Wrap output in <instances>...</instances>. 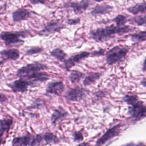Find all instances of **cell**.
Instances as JSON below:
<instances>
[{
    "label": "cell",
    "mask_w": 146,
    "mask_h": 146,
    "mask_svg": "<svg viewBox=\"0 0 146 146\" xmlns=\"http://www.w3.org/2000/svg\"><path fill=\"white\" fill-rule=\"evenodd\" d=\"M135 30V28L127 25L117 26L111 25L103 28H98L90 31V37L95 42L107 41L115 37L116 35H123Z\"/></svg>",
    "instance_id": "cell-1"
},
{
    "label": "cell",
    "mask_w": 146,
    "mask_h": 146,
    "mask_svg": "<svg viewBox=\"0 0 146 146\" xmlns=\"http://www.w3.org/2000/svg\"><path fill=\"white\" fill-rule=\"evenodd\" d=\"M123 100L129 106L128 113L133 118V121H138L146 117V106L139 100L136 95H127L123 98Z\"/></svg>",
    "instance_id": "cell-2"
},
{
    "label": "cell",
    "mask_w": 146,
    "mask_h": 146,
    "mask_svg": "<svg viewBox=\"0 0 146 146\" xmlns=\"http://www.w3.org/2000/svg\"><path fill=\"white\" fill-rule=\"evenodd\" d=\"M128 52V48L124 46H116L110 49L106 54V60L108 64L112 65L125 58Z\"/></svg>",
    "instance_id": "cell-3"
},
{
    "label": "cell",
    "mask_w": 146,
    "mask_h": 146,
    "mask_svg": "<svg viewBox=\"0 0 146 146\" xmlns=\"http://www.w3.org/2000/svg\"><path fill=\"white\" fill-rule=\"evenodd\" d=\"M24 31H2L0 34V38L4 41L6 46L23 43L24 41L21 39V37H26Z\"/></svg>",
    "instance_id": "cell-4"
},
{
    "label": "cell",
    "mask_w": 146,
    "mask_h": 146,
    "mask_svg": "<svg viewBox=\"0 0 146 146\" xmlns=\"http://www.w3.org/2000/svg\"><path fill=\"white\" fill-rule=\"evenodd\" d=\"M48 68V66L45 64H42L39 62H34L27 64L19 68L17 71L16 75L21 78L35 72L47 70Z\"/></svg>",
    "instance_id": "cell-5"
},
{
    "label": "cell",
    "mask_w": 146,
    "mask_h": 146,
    "mask_svg": "<svg viewBox=\"0 0 146 146\" xmlns=\"http://www.w3.org/2000/svg\"><path fill=\"white\" fill-rule=\"evenodd\" d=\"M89 91L81 87L70 88L65 94L64 97L67 100L72 102H80L84 99L88 94Z\"/></svg>",
    "instance_id": "cell-6"
},
{
    "label": "cell",
    "mask_w": 146,
    "mask_h": 146,
    "mask_svg": "<svg viewBox=\"0 0 146 146\" xmlns=\"http://www.w3.org/2000/svg\"><path fill=\"white\" fill-rule=\"evenodd\" d=\"M21 78L27 80L30 83V87H35L49 79L50 75L46 72L40 71L21 77Z\"/></svg>",
    "instance_id": "cell-7"
},
{
    "label": "cell",
    "mask_w": 146,
    "mask_h": 146,
    "mask_svg": "<svg viewBox=\"0 0 146 146\" xmlns=\"http://www.w3.org/2000/svg\"><path fill=\"white\" fill-rule=\"evenodd\" d=\"M121 131V125L116 124L108 129L107 131L96 141L95 146H102L107 141L117 136Z\"/></svg>",
    "instance_id": "cell-8"
},
{
    "label": "cell",
    "mask_w": 146,
    "mask_h": 146,
    "mask_svg": "<svg viewBox=\"0 0 146 146\" xmlns=\"http://www.w3.org/2000/svg\"><path fill=\"white\" fill-rule=\"evenodd\" d=\"M89 0H81L80 2H70L65 3L63 6L66 8L71 7L73 9L75 14H79L85 11L90 5Z\"/></svg>",
    "instance_id": "cell-9"
},
{
    "label": "cell",
    "mask_w": 146,
    "mask_h": 146,
    "mask_svg": "<svg viewBox=\"0 0 146 146\" xmlns=\"http://www.w3.org/2000/svg\"><path fill=\"white\" fill-rule=\"evenodd\" d=\"M90 55V53L87 51H81L72 55L65 60L64 65L66 69L67 70H70V69L74 67L75 64H78L82 60L88 58Z\"/></svg>",
    "instance_id": "cell-10"
},
{
    "label": "cell",
    "mask_w": 146,
    "mask_h": 146,
    "mask_svg": "<svg viewBox=\"0 0 146 146\" xmlns=\"http://www.w3.org/2000/svg\"><path fill=\"white\" fill-rule=\"evenodd\" d=\"M7 85L15 93L26 92L30 87L29 82L21 78L11 83H8Z\"/></svg>",
    "instance_id": "cell-11"
},
{
    "label": "cell",
    "mask_w": 146,
    "mask_h": 146,
    "mask_svg": "<svg viewBox=\"0 0 146 146\" xmlns=\"http://www.w3.org/2000/svg\"><path fill=\"white\" fill-rule=\"evenodd\" d=\"M65 26L57 21H51L48 22L44 27L39 31V34L41 35H47L59 31L62 29H64Z\"/></svg>",
    "instance_id": "cell-12"
},
{
    "label": "cell",
    "mask_w": 146,
    "mask_h": 146,
    "mask_svg": "<svg viewBox=\"0 0 146 146\" xmlns=\"http://www.w3.org/2000/svg\"><path fill=\"white\" fill-rule=\"evenodd\" d=\"M65 86L61 81L49 83L46 89V93L47 94H54L60 95L64 91Z\"/></svg>",
    "instance_id": "cell-13"
},
{
    "label": "cell",
    "mask_w": 146,
    "mask_h": 146,
    "mask_svg": "<svg viewBox=\"0 0 146 146\" xmlns=\"http://www.w3.org/2000/svg\"><path fill=\"white\" fill-rule=\"evenodd\" d=\"M31 11L27 9L19 8L13 12L12 19L14 22H19L28 19L31 16Z\"/></svg>",
    "instance_id": "cell-14"
},
{
    "label": "cell",
    "mask_w": 146,
    "mask_h": 146,
    "mask_svg": "<svg viewBox=\"0 0 146 146\" xmlns=\"http://www.w3.org/2000/svg\"><path fill=\"white\" fill-rule=\"evenodd\" d=\"M33 137L31 134H27L14 137L12 140V146H30Z\"/></svg>",
    "instance_id": "cell-15"
},
{
    "label": "cell",
    "mask_w": 146,
    "mask_h": 146,
    "mask_svg": "<svg viewBox=\"0 0 146 146\" xmlns=\"http://www.w3.org/2000/svg\"><path fill=\"white\" fill-rule=\"evenodd\" d=\"M113 7L110 5L106 4L99 5H96L92 9V10L91 11V14L94 17L100 15H104L110 13Z\"/></svg>",
    "instance_id": "cell-16"
},
{
    "label": "cell",
    "mask_w": 146,
    "mask_h": 146,
    "mask_svg": "<svg viewBox=\"0 0 146 146\" xmlns=\"http://www.w3.org/2000/svg\"><path fill=\"white\" fill-rule=\"evenodd\" d=\"M68 115V112L65 111L62 107H59L58 108L54 110L51 116V121L52 124H55L56 123L66 118Z\"/></svg>",
    "instance_id": "cell-17"
},
{
    "label": "cell",
    "mask_w": 146,
    "mask_h": 146,
    "mask_svg": "<svg viewBox=\"0 0 146 146\" xmlns=\"http://www.w3.org/2000/svg\"><path fill=\"white\" fill-rule=\"evenodd\" d=\"M0 55L4 59L11 60H16L20 56L19 51L16 48L3 50L0 51Z\"/></svg>",
    "instance_id": "cell-18"
},
{
    "label": "cell",
    "mask_w": 146,
    "mask_h": 146,
    "mask_svg": "<svg viewBox=\"0 0 146 146\" xmlns=\"http://www.w3.org/2000/svg\"><path fill=\"white\" fill-rule=\"evenodd\" d=\"M13 122L12 118H5L0 120V145L4 133L8 132L13 124Z\"/></svg>",
    "instance_id": "cell-19"
},
{
    "label": "cell",
    "mask_w": 146,
    "mask_h": 146,
    "mask_svg": "<svg viewBox=\"0 0 146 146\" xmlns=\"http://www.w3.org/2000/svg\"><path fill=\"white\" fill-rule=\"evenodd\" d=\"M127 11L133 15H137L139 13H144L146 12V1L136 3V5L129 7L127 9Z\"/></svg>",
    "instance_id": "cell-20"
},
{
    "label": "cell",
    "mask_w": 146,
    "mask_h": 146,
    "mask_svg": "<svg viewBox=\"0 0 146 146\" xmlns=\"http://www.w3.org/2000/svg\"><path fill=\"white\" fill-rule=\"evenodd\" d=\"M50 55L60 62H65V59L67 57V54L61 48H56L50 51Z\"/></svg>",
    "instance_id": "cell-21"
},
{
    "label": "cell",
    "mask_w": 146,
    "mask_h": 146,
    "mask_svg": "<svg viewBox=\"0 0 146 146\" xmlns=\"http://www.w3.org/2000/svg\"><path fill=\"white\" fill-rule=\"evenodd\" d=\"M101 76L100 73H92L87 76L83 80V84L84 86H88L94 83Z\"/></svg>",
    "instance_id": "cell-22"
},
{
    "label": "cell",
    "mask_w": 146,
    "mask_h": 146,
    "mask_svg": "<svg viewBox=\"0 0 146 146\" xmlns=\"http://www.w3.org/2000/svg\"><path fill=\"white\" fill-rule=\"evenodd\" d=\"M43 140L47 144H56L60 142V140L58 137L51 132H46L43 133Z\"/></svg>",
    "instance_id": "cell-23"
},
{
    "label": "cell",
    "mask_w": 146,
    "mask_h": 146,
    "mask_svg": "<svg viewBox=\"0 0 146 146\" xmlns=\"http://www.w3.org/2000/svg\"><path fill=\"white\" fill-rule=\"evenodd\" d=\"M84 76V74L83 73L76 70L71 71L68 75L70 80L72 84L79 82Z\"/></svg>",
    "instance_id": "cell-24"
},
{
    "label": "cell",
    "mask_w": 146,
    "mask_h": 146,
    "mask_svg": "<svg viewBox=\"0 0 146 146\" xmlns=\"http://www.w3.org/2000/svg\"><path fill=\"white\" fill-rule=\"evenodd\" d=\"M131 39L133 42H140L146 40V30L133 33L129 35Z\"/></svg>",
    "instance_id": "cell-25"
},
{
    "label": "cell",
    "mask_w": 146,
    "mask_h": 146,
    "mask_svg": "<svg viewBox=\"0 0 146 146\" xmlns=\"http://www.w3.org/2000/svg\"><path fill=\"white\" fill-rule=\"evenodd\" d=\"M112 21L115 23L116 25L124 26L125 25V23L127 22V19L125 16L119 14L116 15L115 18H113Z\"/></svg>",
    "instance_id": "cell-26"
},
{
    "label": "cell",
    "mask_w": 146,
    "mask_h": 146,
    "mask_svg": "<svg viewBox=\"0 0 146 146\" xmlns=\"http://www.w3.org/2000/svg\"><path fill=\"white\" fill-rule=\"evenodd\" d=\"M43 141V133L37 134L33 137L30 146H39Z\"/></svg>",
    "instance_id": "cell-27"
},
{
    "label": "cell",
    "mask_w": 146,
    "mask_h": 146,
    "mask_svg": "<svg viewBox=\"0 0 146 146\" xmlns=\"http://www.w3.org/2000/svg\"><path fill=\"white\" fill-rule=\"evenodd\" d=\"M132 21L139 26H146V15L135 17L132 19Z\"/></svg>",
    "instance_id": "cell-28"
},
{
    "label": "cell",
    "mask_w": 146,
    "mask_h": 146,
    "mask_svg": "<svg viewBox=\"0 0 146 146\" xmlns=\"http://www.w3.org/2000/svg\"><path fill=\"white\" fill-rule=\"evenodd\" d=\"M43 101L40 99H35L32 104L27 107L26 109L31 110V109H38L42 107L43 106Z\"/></svg>",
    "instance_id": "cell-29"
},
{
    "label": "cell",
    "mask_w": 146,
    "mask_h": 146,
    "mask_svg": "<svg viewBox=\"0 0 146 146\" xmlns=\"http://www.w3.org/2000/svg\"><path fill=\"white\" fill-rule=\"evenodd\" d=\"M43 51V48L42 47L36 46L33 47L28 49L26 52V55H33L38 53H40Z\"/></svg>",
    "instance_id": "cell-30"
},
{
    "label": "cell",
    "mask_w": 146,
    "mask_h": 146,
    "mask_svg": "<svg viewBox=\"0 0 146 146\" xmlns=\"http://www.w3.org/2000/svg\"><path fill=\"white\" fill-rule=\"evenodd\" d=\"M83 136L80 131H76L74 133V141L75 142H80L83 140Z\"/></svg>",
    "instance_id": "cell-31"
},
{
    "label": "cell",
    "mask_w": 146,
    "mask_h": 146,
    "mask_svg": "<svg viewBox=\"0 0 146 146\" xmlns=\"http://www.w3.org/2000/svg\"><path fill=\"white\" fill-rule=\"evenodd\" d=\"M80 22V19L79 18H71V19H68L66 21L67 24L69 25H75Z\"/></svg>",
    "instance_id": "cell-32"
},
{
    "label": "cell",
    "mask_w": 146,
    "mask_h": 146,
    "mask_svg": "<svg viewBox=\"0 0 146 146\" xmlns=\"http://www.w3.org/2000/svg\"><path fill=\"white\" fill-rule=\"evenodd\" d=\"M48 0H29V1L33 5L36 4H45Z\"/></svg>",
    "instance_id": "cell-33"
},
{
    "label": "cell",
    "mask_w": 146,
    "mask_h": 146,
    "mask_svg": "<svg viewBox=\"0 0 146 146\" xmlns=\"http://www.w3.org/2000/svg\"><path fill=\"white\" fill-rule=\"evenodd\" d=\"M7 100L6 96L3 93H0V103H2Z\"/></svg>",
    "instance_id": "cell-34"
},
{
    "label": "cell",
    "mask_w": 146,
    "mask_h": 146,
    "mask_svg": "<svg viewBox=\"0 0 146 146\" xmlns=\"http://www.w3.org/2000/svg\"><path fill=\"white\" fill-rule=\"evenodd\" d=\"M121 146H141V144H136L134 143H129L124 145H122Z\"/></svg>",
    "instance_id": "cell-35"
},
{
    "label": "cell",
    "mask_w": 146,
    "mask_h": 146,
    "mask_svg": "<svg viewBox=\"0 0 146 146\" xmlns=\"http://www.w3.org/2000/svg\"><path fill=\"white\" fill-rule=\"evenodd\" d=\"M77 146H91L90 143H82L78 144Z\"/></svg>",
    "instance_id": "cell-36"
},
{
    "label": "cell",
    "mask_w": 146,
    "mask_h": 146,
    "mask_svg": "<svg viewBox=\"0 0 146 146\" xmlns=\"http://www.w3.org/2000/svg\"><path fill=\"white\" fill-rule=\"evenodd\" d=\"M141 84L142 86H143L144 87H146V78L143 79L141 81Z\"/></svg>",
    "instance_id": "cell-37"
},
{
    "label": "cell",
    "mask_w": 146,
    "mask_h": 146,
    "mask_svg": "<svg viewBox=\"0 0 146 146\" xmlns=\"http://www.w3.org/2000/svg\"><path fill=\"white\" fill-rule=\"evenodd\" d=\"M143 70H146V58L144 59V61L143 62Z\"/></svg>",
    "instance_id": "cell-38"
},
{
    "label": "cell",
    "mask_w": 146,
    "mask_h": 146,
    "mask_svg": "<svg viewBox=\"0 0 146 146\" xmlns=\"http://www.w3.org/2000/svg\"><path fill=\"white\" fill-rule=\"evenodd\" d=\"M94 1H95V2H100L103 1V0H94Z\"/></svg>",
    "instance_id": "cell-39"
},
{
    "label": "cell",
    "mask_w": 146,
    "mask_h": 146,
    "mask_svg": "<svg viewBox=\"0 0 146 146\" xmlns=\"http://www.w3.org/2000/svg\"><path fill=\"white\" fill-rule=\"evenodd\" d=\"M3 63V61H2V60H1L0 61V66L1 65V64H2Z\"/></svg>",
    "instance_id": "cell-40"
},
{
    "label": "cell",
    "mask_w": 146,
    "mask_h": 146,
    "mask_svg": "<svg viewBox=\"0 0 146 146\" xmlns=\"http://www.w3.org/2000/svg\"><path fill=\"white\" fill-rule=\"evenodd\" d=\"M68 1H70V0H68Z\"/></svg>",
    "instance_id": "cell-41"
},
{
    "label": "cell",
    "mask_w": 146,
    "mask_h": 146,
    "mask_svg": "<svg viewBox=\"0 0 146 146\" xmlns=\"http://www.w3.org/2000/svg\"><path fill=\"white\" fill-rule=\"evenodd\" d=\"M0 76H1V74H0Z\"/></svg>",
    "instance_id": "cell-42"
}]
</instances>
